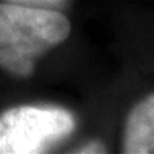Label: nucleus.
Returning a JSON list of instances; mask_svg holds the SVG:
<instances>
[{"label": "nucleus", "instance_id": "obj_1", "mask_svg": "<svg viewBox=\"0 0 154 154\" xmlns=\"http://www.w3.org/2000/svg\"><path fill=\"white\" fill-rule=\"evenodd\" d=\"M72 30L64 14L53 10L0 5V67L17 77H29L34 63L63 43Z\"/></svg>", "mask_w": 154, "mask_h": 154}, {"label": "nucleus", "instance_id": "obj_2", "mask_svg": "<svg viewBox=\"0 0 154 154\" xmlns=\"http://www.w3.org/2000/svg\"><path fill=\"white\" fill-rule=\"evenodd\" d=\"M76 127L69 111L57 107L19 106L0 114V154L42 153Z\"/></svg>", "mask_w": 154, "mask_h": 154}, {"label": "nucleus", "instance_id": "obj_3", "mask_svg": "<svg viewBox=\"0 0 154 154\" xmlns=\"http://www.w3.org/2000/svg\"><path fill=\"white\" fill-rule=\"evenodd\" d=\"M123 151L127 154H154V94L137 103L127 116Z\"/></svg>", "mask_w": 154, "mask_h": 154}, {"label": "nucleus", "instance_id": "obj_4", "mask_svg": "<svg viewBox=\"0 0 154 154\" xmlns=\"http://www.w3.org/2000/svg\"><path fill=\"white\" fill-rule=\"evenodd\" d=\"M103 147L100 144H90V146H86L83 147V150H80V153H103L104 150H101Z\"/></svg>", "mask_w": 154, "mask_h": 154}]
</instances>
